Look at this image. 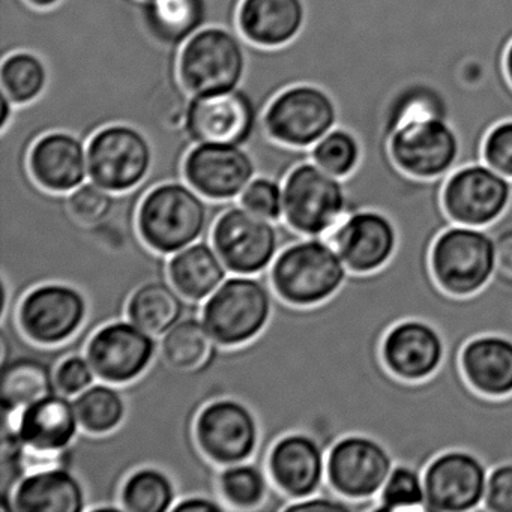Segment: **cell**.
I'll return each mask as SVG.
<instances>
[{"instance_id": "1", "label": "cell", "mask_w": 512, "mask_h": 512, "mask_svg": "<svg viewBox=\"0 0 512 512\" xmlns=\"http://www.w3.org/2000/svg\"><path fill=\"white\" fill-rule=\"evenodd\" d=\"M349 269L334 245L322 238L296 242L272 266L275 292L293 307H317L340 292Z\"/></svg>"}, {"instance_id": "2", "label": "cell", "mask_w": 512, "mask_h": 512, "mask_svg": "<svg viewBox=\"0 0 512 512\" xmlns=\"http://www.w3.org/2000/svg\"><path fill=\"white\" fill-rule=\"evenodd\" d=\"M200 196L179 181L161 182L146 191L137 212V227L146 245L161 254L193 245L208 224V205Z\"/></svg>"}, {"instance_id": "3", "label": "cell", "mask_w": 512, "mask_h": 512, "mask_svg": "<svg viewBox=\"0 0 512 512\" xmlns=\"http://www.w3.org/2000/svg\"><path fill=\"white\" fill-rule=\"evenodd\" d=\"M247 67L244 38L221 26L200 29L179 53V79L190 97H206L241 88Z\"/></svg>"}, {"instance_id": "4", "label": "cell", "mask_w": 512, "mask_h": 512, "mask_svg": "<svg viewBox=\"0 0 512 512\" xmlns=\"http://www.w3.org/2000/svg\"><path fill=\"white\" fill-rule=\"evenodd\" d=\"M283 215L301 235L329 236L349 215L344 179L331 175L311 160L299 164L284 179Z\"/></svg>"}, {"instance_id": "5", "label": "cell", "mask_w": 512, "mask_h": 512, "mask_svg": "<svg viewBox=\"0 0 512 512\" xmlns=\"http://www.w3.org/2000/svg\"><path fill=\"white\" fill-rule=\"evenodd\" d=\"M431 272L443 292L470 296L484 289L496 271V247L487 229L452 224L430 254Z\"/></svg>"}, {"instance_id": "6", "label": "cell", "mask_w": 512, "mask_h": 512, "mask_svg": "<svg viewBox=\"0 0 512 512\" xmlns=\"http://www.w3.org/2000/svg\"><path fill=\"white\" fill-rule=\"evenodd\" d=\"M86 151L89 178L113 194L142 187L154 167L151 140L139 128L127 124L101 128L86 143Z\"/></svg>"}, {"instance_id": "7", "label": "cell", "mask_w": 512, "mask_h": 512, "mask_svg": "<svg viewBox=\"0 0 512 512\" xmlns=\"http://www.w3.org/2000/svg\"><path fill=\"white\" fill-rule=\"evenodd\" d=\"M338 127V107L332 95L314 85L284 89L263 115L269 139L296 149H311Z\"/></svg>"}, {"instance_id": "8", "label": "cell", "mask_w": 512, "mask_h": 512, "mask_svg": "<svg viewBox=\"0 0 512 512\" xmlns=\"http://www.w3.org/2000/svg\"><path fill=\"white\" fill-rule=\"evenodd\" d=\"M272 299L259 280L235 277L224 281L206 301L203 325L215 343L241 346L256 338L271 317Z\"/></svg>"}, {"instance_id": "9", "label": "cell", "mask_w": 512, "mask_h": 512, "mask_svg": "<svg viewBox=\"0 0 512 512\" xmlns=\"http://www.w3.org/2000/svg\"><path fill=\"white\" fill-rule=\"evenodd\" d=\"M389 151L401 172L433 181L457 169L461 142L448 119L418 116L407 119L392 133Z\"/></svg>"}, {"instance_id": "10", "label": "cell", "mask_w": 512, "mask_h": 512, "mask_svg": "<svg viewBox=\"0 0 512 512\" xmlns=\"http://www.w3.org/2000/svg\"><path fill=\"white\" fill-rule=\"evenodd\" d=\"M394 466V457L380 440L347 434L326 452V482L332 493L344 499L377 500Z\"/></svg>"}, {"instance_id": "11", "label": "cell", "mask_w": 512, "mask_h": 512, "mask_svg": "<svg viewBox=\"0 0 512 512\" xmlns=\"http://www.w3.org/2000/svg\"><path fill=\"white\" fill-rule=\"evenodd\" d=\"M511 197L512 179L481 161L457 167L446 178L442 202L454 224L485 229L502 217Z\"/></svg>"}, {"instance_id": "12", "label": "cell", "mask_w": 512, "mask_h": 512, "mask_svg": "<svg viewBox=\"0 0 512 512\" xmlns=\"http://www.w3.org/2000/svg\"><path fill=\"white\" fill-rule=\"evenodd\" d=\"M484 461L464 449H449L436 455L422 470L427 512L481 511L487 488Z\"/></svg>"}, {"instance_id": "13", "label": "cell", "mask_w": 512, "mask_h": 512, "mask_svg": "<svg viewBox=\"0 0 512 512\" xmlns=\"http://www.w3.org/2000/svg\"><path fill=\"white\" fill-rule=\"evenodd\" d=\"M212 242L229 271L251 275L262 272L274 260L278 233L268 218L235 206L218 217Z\"/></svg>"}, {"instance_id": "14", "label": "cell", "mask_w": 512, "mask_h": 512, "mask_svg": "<svg viewBox=\"0 0 512 512\" xmlns=\"http://www.w3.org/2000/svg\"><path fill=\"white\" fill-rule=\"evenodd\" d=\"M257 164L245 146L200 143L188 152L182 178L205 199L227 202L256 178Z\"/></svg>"}, {"instance_id": "15", "label": "cell", "mask_w": 512, "mask_h": 512, "mask_svg": "<svg viewBox=\"0 0 512 512\" xmlns=\"http://www.w3.org/2000/svg\"><path fill=\"white\" fill-rule=\"evenodd\" d=\"M194 433L203 454L223 466L250 458L259 440L256 418L247 406L235 400H218L203 407Z\"/></svg>"}, {"instance_id": "16", "label": "cell", "mask_w": 512, "mask_h": 512, "mask_svg": "<svg viewBox=\"0 0 512 512\" xmlns=\"http://www.w3.org/2000/svg\"><path fill=\"white\" fill-rule=\"evenodd\" d=\"M329 242L353 274H370L386 265L398 247V233L388 215L362 209L347 215L331 233Z\"/></svg>"}, {"instance_id": "17", "label": "cell", "mask_w": 512, "mask_h": 512, "mask_svg": "<svg viewBox=\"0 0 512 512\" xmlns=\"http://www.w3.org/2000/svg\"><path fill=\"white\" fill-rule=\"evenodd\" d=\"M85 317L82 293L64 284L37 287L25 296L19 308L20 328L43 346H56L73 337Z\"/></svg>"}, {"instance_id": "18", "label": "cell", "mask_w": 512, "mask_h": 512, "mask_svg": "<svg viewBox=\"0 0 512 512\" xmlns=\"http://www.w3.org/2000/svg\"><path fill=\"white\" fill-rule=\"evenodd\" d=\"M154 356L152 334L133 322L104 326L86 347V358L97 377L116 385L133 382L142 376Z\"/></svg>"}, {"instance_id": "19", "label": "cell", "mask_w": 512, "mask_h": 512, "mask_svg": "<svg viewBox=\"0 0 512 512\" xmlns=\"http://www.w3.org/2000/svg\"><path fill=\"white\" fill-rule=\"evenodd\" d=\"M382 358L398 379L421 382L439 370L445 358V343L431 323L403 320L383 338Z\"/></svg>"}, {"instance_id": "20", "label": "cell", "mask_w": 512, "mask_h": 512, "mask_svg": "<svg viewBox=\"0 0 512 512\" xmlns=\"http://www.w3.org/2000/svg\"><path fill=\"white\" fill-rule=\"evenodd\" d=\"M28 169L46 193H71L89 176L86 143L68 131L44 134L29 152Z\"/></svg>"}, {"instance_id": "21", "label": "cell", "mask_w": 512, "mask_h": 512, "mask_svg": "<svg viewBox=\"0 0 512 512\" xmlns=\"http://www.w3.org/2000/svg\"><path fill=\"white\" fill-rule=\"evenodd\" d=\"M268 464L275 485L284 494L295 500L308 499L325 482L326 449L313 434H289L275 443Z\"/></svg>"}, {"instance_id": "22", "label": "cell", "mask_w": 512, "mask_h": 512, "mask_svg": "<svg viewBox=\"0 0 512 512\" xmlns=\"http://www.w3.org/2000/svg\"><path fill=\"white\" fill-rule=\"evenodd\" d=\"M304 0H242L238 31L254 46L275 49L292 43L305 26Z\"/></svg>"}, {"instance_id": "23", "label": "cell", "mask_w": 512, "mask_h": 512, "mask_svg": "<svg viewBox=\"0 0 512 512\" xmlns=\"http://www.w3.org/2000/svg\"><path fill=\"white\" fill-rule=\"evenodd\" d=\"M74 401L50 394L23 409L19 424V442L32 451L52 454L67 448L79 431Z\"/></svg>"}, {"instance_id": "24", "label": "cell", "mask_w": 512, "mask_h": 512, "mask_svg": "<svg viewBox=\"0 0 512 512\" xmlns=\"http://www.w3.org/2000/svg\"><path fill=\"white\" fill-rule=\"evenodd\" d=\"M461 370L469 385L485 397L512 394V340L499 334L472 338L461 350Z\"/></svg>"}, {"instance_id": "25", "label": "cell", "mask_w": 512, "mask_h": 512, "mask_svg": "<svg viewBox=\"0 0 512 512\" xmlns=\"http://www.w3.org/2000/svg\"><path fill=\"white\" fill-rule=\"evenodd\" d=\"M139 8L149 35L173 52L208 26V0H140Z\"/></svg>"}, {"instance_id": "26", "label": "cell", "mask_w": 512, "mask_h": 512, "mask_svg": "<svg viewBox=\"0 0 512 512\" xmlns=\"http://www.w3.org/2000/svg\"><path fill=\"white\" fill-rule=\"evenodd\" d=\"M14 511L80 512L85 509V490L65 469H49L29 475L14 491Z\"/></svg>"}, {"instance_id": "27", "label": "cell", "mask_w": 512, "mask_h": 512, "mask_svg": "<svg viewBox=\"0 0 512 512\" xmlns=\"http://www.w3.org/2000/svg\"><path fill=\"white\" fill-rule=\"evenodd\" d=\"M224 266L215 248L199 242L176 253L169 263V277L179 295L203 301L226 280Z\"/></svg>"}, {"instance_id": "28", "label": "cell", "mask_w": 512, "mask_h": 512, "mask_svg": "<svg viewBox=\"0 0 512 512\" xmlns=\"http://www.w3.org/2000/svg\"><path fill=\"white\" fill-rule=\"evenodd\" d=\"M184 302L179 292L164 283L139 287L128 302V317L152 335H163L181 320Z\"/></svg>"}, {"instance_id": "29", "label": "cell", "mask_w": 512, "mask_h": 512, "mask_svg": "<svg viewBox=\"0 0 512 512\" xmlns=\"http://www.w3.org/2000/svg\"><path fill=\"white\" fill-rule=\"evenodd\" d=\"M0 85L14 106H28L46 92L49 68L37 53L28 50L11 53L2 58Z\"/></svg>"}, {"instance_id": "30", "label": "cell", "mask_w": 512, "mask_h": 512, "mask_svg": "<svg viewBox=\"0 0 512 512\" xmlns=\"http://www.w3.org/2000/svg\"><path fill=\"white\" fill-rule=\"evenodd\" d=\"M46 364L32 359H19L4 368L2 404L8 412L25 409L29 404L53 394L56 383Z\"/></svg>"}, {"instance_id": "31", "label": "cell", "mask_w": 512, "mask_h": 512, "mask_svg": "<svg viewBox=\"0 0 512 512\" xmlns=\"http://www.w3.org/2000/svg\"><path fill=\"white\" fill-rule=\"evenodd\" d=\"M211 350V335L197 319L179 320L166 332L161 352L170 367L191 370L205 362Z\"/></svg>"}, {"instance_id": "32", "label": "cell", "mask_w": 512, "mask_h": 512, "mask_svg": "<svg viewBox=\"0 0 512 512\" xmlns=\"http://www.w3.org/2000/svg\"><path fill=\"white\" fill-rule=\"evenodd\" d=\"M80 425L91 434H106L121 425L125 418L122 395L112 386H89L74 400Z\"/></svg>"}, {"instance_id": "33", "label": "cell", "mask_w": 512, "mask_h": 512, "mask_svg": "<svg viewBox=\"0 0 512 512\" xmlns=\"http://www.w3.org/2000/svg\"><path fill=\"white\" fill-rule=\"evenodd\" d=\"M175 487L169 476L157 469L134 472L121 490V502L131 512H164L173 508Z\"/></svg>"}, {"instance_id": "34", "label": "cell", "mask_w": 512, "mask_h": 512, "mask_svg": "<svg viewBox=\"0 0 512 512\" xmlns=\"http://www.w3.org/2000/svg\"><path fill=\"white\" fill-rule=\"evenodd\" d=\"M361 160L358 137L343 127H335L311 148V161L340 179L352 176Z\"/></svg>"}, {"instance_id": "35", "label": "cell", "mask_w": 512, "mask_h": 512, "mask_svg": "<svg viewBox=\"0 0 512 512\" xmlns=\"http://www.w3.org/2000/svg\"><path fill=\"white\" fill-rule=\"evenodd\" d=\"M377 511H424L422 472L409 464L395 463L379 496Z\"/></svg>"}, {"instance_id": "36", "label": "cell", "mask_w": 512, "mask_h": 512, "mask_svg": "<svg viewBox=\"0 0 512 512\" xmlns=\"http://www.w3.org/2000/svg\"><path fill=\"white\" fill-rule=\"evenodd\" d=\"M221 494L235 508H256L266 496V479L253 464H232L220 476Z\"/></svg>"}, {"instance_id": "37", "label": "cell", "mask_w": 512, "mask_h": 512, "mask_svg": "<svg viewBox=\"0 0 512 512\" xmlns=\"http://www.w3.org/2000/svg\"><path fill=\"white\" fill-rule=\"evenodd\" d=\"M67 205L79 223L94 226L109 217L115 208L116 199L113 193L91 181L71 191Z\"/></svg>"}, {"instance_id": "38", "label": "cell", "mask_w": 512, "mask_h": 512, "mask_svg": "<svg viewBox=\"0 0 512 512\" xmlns=\"http://www.w3.org/2000/svg\"><path fill=\"white\" fill-rule=\"evenodd\" d=\"M241 203L254 214L278 220L283 215V187L278 179L257 176L241 194Z\"/></svg>"}, {"instance_id": "39", "label": "cell", "mask_w": 512, "mask_h": 512, "mask_svg": "<svg viewBox=\"0 0 512 512\" xmlns=\"http://www.w3.org/2000/svg\"><path fill=\"white\" fill-rule=\"evenodd\" d=\"M482 161L512 179V119L499 122L485 137Z\"/></svg>"}, {"instance_id": "40", "label": "cell", "mask_w": 512, "mask_h": 512, "mask_svg": "<svg viewBox=\"0 0 512 512\" xmlns=\"http://www.w3.org/2000/svg\"><path fill=\"white\" fill-rule=\"evenodd\" d=\"M485 229L493 236L496 247V271L493 278L506 286H512V197L502 217Z\"/></svg>"}, {"instance_id": "41", "label": "cell", "mask_w": 512, "mask_h": 512, "mask_svg": "<svg viewBox=\"0 0 512 512\" xmlns=\"http://www.w3.org/2000/svg\"><path fill=\"white\" fill-rule=\"evenodd\" d=\"M481 511L512 512V461L494 466L488 472Z\"/></svg>"}, {"instance_id": "42", "label": "cell", "mask_w": 512, "mask_h": 512, "mask_svg": "<svg viewBox=\"0 0 512 512\" xmlns=\"http://www.w3.org/2000/svg\"><path fill=\"white\" fill-rule=\"evenodd\" d=\"M94 374L88 359L71 356L65 359L56 371V389L64 395L80 394L92 385Z\"/></svg>"}, {"instance_id": "43", "label": "cell", "mask_w": 512, "mask_h": 512, "mask_svg": "<svg viewBox=\"0 0 512 512\" xmlns=\"http://www.w3.org/2000/svg\"><path fill=\"white\" fill-rule=\"evenodd\" d=\"M173 511L187 512V511H221L223 506L220 503L214 502L205 497H190V499L182 500L178 505L173 506Z\"/></svg>"}, {"instance_id": "44", "label": "cell", "mask_w": 512, "mask_h": 512, "mask_svg": "<svg viewBox=\"0 0 512 512\" xmlns=\"http://www.w3.org/2000/svg\"><path fill=\"white\" fill-rule=\"evenodd\" d=\"M14 110H16V106H14L13 101L2 92V122H0V130L7 127L8 122L13 118Z\"/></svg>"}, {"instance_id": "45", "label": "cell", "mask_w": 512, "mask_h": 512, "mask_svg": "<svg viewBox=\"0 0 512 512\" xmlns=\"http://www.w3.org/2000/svg\"><path fill=\"white\" fill-rule=\"evenodd\" d=\"M32 7L40 8V10H49V8L58 5L61 0H26Z\"/></svg>"}, {"instance_id": "46", "label": "cell", "mask_w": 512, "mask_h": 512, "mask_svg": "<svg viewBox=\"0 0 512 512\" xmlns=\"http://www.w3.org/2000/svg\"><path fill=\"white\" fill-rule=\"evenodd\" d=\"M505 70L506 74H508L509 82L512 83V43L511 46H509L508 52H506Z\"/></svg>"}]
</instances>
